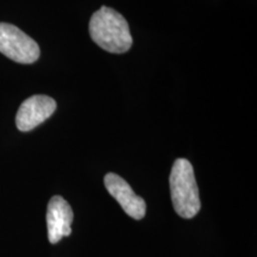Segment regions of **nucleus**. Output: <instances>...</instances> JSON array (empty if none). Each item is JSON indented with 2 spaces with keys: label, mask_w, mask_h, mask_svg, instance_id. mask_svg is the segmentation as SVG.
Returning <instances> with one entry per match:
<instances>
[{
  "label": "nucleus",
  "mask_w": 257,
  "mask_h": 257,
  "mask_svg": "<svg viewBox=\"0 0 257 257\" xmlns=\"http://www.w3.org/2000/svg\"><path fill=\"white\" fill-rule=\"evenodd\" d=\"M89 35L96 46L113 54H123L133 46L130 28L123 16L102 6L89 21Z\"/></svg>",
  "instance_id": "nucleus-1"
},
{
  "label": "nucleus",
  "mask_w": 257,
  "mask_h": 257,
  "mask_svg": "<svg viewBox=\"0 0 257 257\" xmlns=\"http://www.w3.org/2000/svg\"><path fill=\"white\" fill-rule=\"evenodd\" d=\"M173 206L180 217L191 219L200 211L201 202L194 170L188 160L178 159L169 176Z\"/></svg>",
  "instance_id": "nucleus-2"
},
{
  "label": "nucleus",
  "mask_w": 257,
  "mask_h": 257,
  "mask_svg": "<svg viewBox=\"0 0 257 257\" xmlns=\"http://www.w3.org/2000/svg\"><path fill=\"white\" fill-rule=\"evenodd\" d=\"M0 53L18 63H34L40 57V47L30 36L9 23H0Z\"/></svg>",
  "instance_id": "nucleus-3"
},
{
  "label": "nucleus",
  "mask_w": 257,
  "mask_h": 257,
  "mask_svg": "<svg viewBox=\"0 0 257 257\" xmlns=\"http://www.w3.org/2000/svg\"><path fill=\"white\" fill-rule=\"evenodd\" d=\"M56 110V101L48 95H32L21 105L16 115V125L18 130H34L46 121Z\"/></svg>",
  "instance_id": "nucleus-4"
},
{
  "label": "nucleus",
  "mask_w": 257,
  "mask_h": 257,
  "mask_svg": "<svg viewBox=\"0 0 257 257\" xmlns=\"http://www.w3.org/2000/svg\"><path fill=\"white\" fill-rule=\"evenodd\" d=\"M104 184L107 192L119 202L121 208L127 216L136 220H141L144 218L147 212L146 201L138 197L133 191L131 186L121 176L114 174V173H108L105 175Z\"/></svg>",
  "instance_id": "nucleus-5"
},
{
  "label": "nucleus",
  "mask_w": 257,
  "mask_h": 257,
  "mask_svg": "<svg viewBox=\"0 0 257 257\" xmlns=\"http://www.w3.org/2000/svg\"><path fill=\"white\" fill-rule=\"evenodd\" d=\"M73 219L72 207L62 197L55 195L50 199L47 210V227L51 244L59 243L63 237L72 233Z\"/></svg>",
  "instance_id": "nucleus-6"
}]
</instances>
